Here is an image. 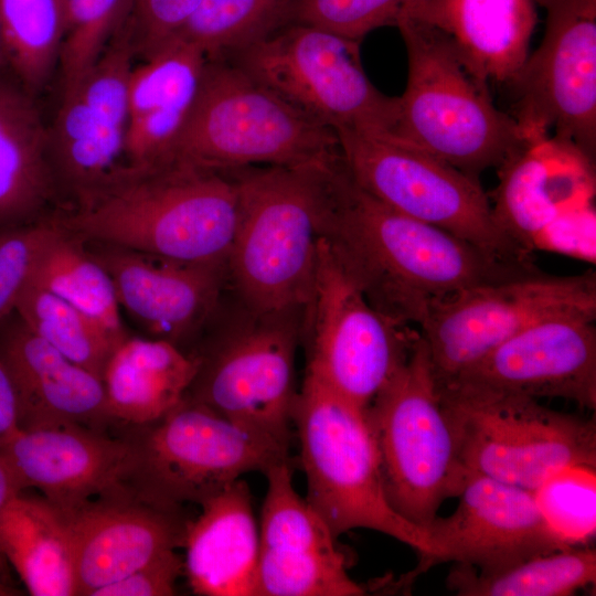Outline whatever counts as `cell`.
I'll return each instance as SVG.
<instances>
[{"label": "cell", "instance_id": "d6986e66", "mask_svg": "<svg viewBox=\"0 0 596 596\" xmlns=\"http://www.w3.org/2000/svg\"><path fill=\"white\" fill-rule=\"evenodd\" d=\"M594 318L563 317L539 322L508 339L451 380L472 387L535 400L563 398L596 408Z\"/></svg>", "mask_w": 596, "mask_h": 596}, {"label": "cell", "instance_id": "4fadbf2b", "mask_svg": "<svg viewBox=\"0 0 596 596\" xmlns=\"http://www.w3.org/2000/svg\"><path fill=\"white\" fill-rule=\"evenodd\" d=\"M596 319V273L555 276L542 270L473 286L434 304L418 324L437 382H446L494 348L539 322Z\"/></svg>", "mask_w": 596, "mask_h": 596}, {"label": "cell", "instance_id": "9a60e30c", "mask_svg": "<svg viewBox=\"0 0 596 596\" xmlns=\"http://www.w3.org/2000/svg\"><path fill=\"white\" fill-rule=\"evenodd\" d=\"M298 312L252 315L198 351L184 397L290 446L298 392L295 358Z\"/></svg>", "mask_w": 596, "mask_h": 596}, {"label": "cell", "instance_id": "4dcf8cb0", "mask_svg": "<svg viewBox=\"0 0 596 596\" xmlns=\"http://www.w3.org/2000/svg\"><path fill=\"white\" fill-rule=\"evenodd\" d=\"M595 582L596 552L578 545L492 573H480L469 565L455 563L446 584L460 596H568Z\"/></svg>", "mask_w": 596, "mask_h": 596}, {"label": "cell", "instance_id": "bcb514c9", "mask_svg": "<svg viewBox=\"0 0 596 596\" xmlns=\"http://www.w3.org/2000/svg\"><path fill=\"white\" fill-rule=\"evenodd\" d=\"M2 46H1V41H0V61H1V56H2Z\"/></svg>", "mask_w": 596, "mask_h": 596}, {"label": "cell", "instance_id": "6da1fadb", "mask_svg": "<svg viewBox=\"0 0 596 596\" xmlns=\"http://www.w3.org/2000/svg\"><path fill=\"white\" fill-rule=\"evenodd\" d=\"M322 236L370 304L407 326L418 327L455 292L540 270L390 207L360 188L343 161L330 177Z\"/></svg>", "mask_w": 596, "mask_h": 596}, {"label": "cell", "instance_id": "44dd1931", "mask_svg": "<svg viewBox=\"0 0 596 596\" xmlns=\"http://www.w3.org/2000/svg\"><path fill=\"white\" fill-rule=\"evenodd\" d=\"M0 454L23 490H40L65 512L125 487L132 458L124 433L77 424L19 428L0 443Z\"/></svg>", "mask_w": 596, "mask_h": 596}, {"label": "cell", "instance_id": "e575fe53", "mask_svg": "<svg viewBox=\"0 0 596 596\" xmlns=\"http://www.w3.org/2000/svg\"><path fill=\"white\" fill-rule=\"evenodd\" d=\"M64 32V0H0L2 52L28 87L47 77Z\"/></svg>", "mask_w": 596, "mask_h": 596}, {"label": "cell", "instance_id": "f1b7e54d", "mask_svg": "<svg viewBox=\"0 0 596 596\" xmlns=\"http://www.w3.org/2000/svg\"><path fill=\"white\" fill-rule=\"evenodd\" d=\"M55 190L50 139L36 108L0 83V230L38 221Z\"/></svg>", "mask_w": 596, "mask_h": 596}, {"label": "cell", "instance_id": "f6af8a7d", "mask_svg": "<svg viewBox=\"0 0 596 596\" xmlns=\"http://www.w3.org/2000/svg\"><path fill=\"white\" fill-rule=\"evenodd\" d=\"M21 590L0 579V596L21 595Z\"/></svg>", "mask_w": 596, "mask_h": 596}, {"label": "cell", "instance_id": "8992f818", "mask_svg": "<svg viewBox=\"0 0 596 596\" xmlns=\"http://www.w3.org/2000/svg\"><path fill=\"white\" fill-rule=\"evenodd\" d=\"M300 464L309 504L333 535L368 529L389 535L419 554L432 555L427 533L390 505L365 411L306 371L294 412Z\"/></svg>", "mask_w": 596, "mask_h": 596}, {"label": "cell", "instance_id": "5b68a950", "mask_svg": "<svg viewBox=\"0 0 596 596\" xmlns=\"http://www.w3.org/2000/svg\"><path fill=\"white\" fill-rule=\"evenodd\" d=\"M407 54V81L394 136L478 178L519 146L520 129L498 109L488 84L464 65L434 28L407 17L396 25Z\"/></svg>", "mask_w": 596, "mask_h": 596}, {"label": "cell", "instance_id": "30bf717a", "mask_svg": "<svg viewBox=\"0 0 596 596\" xmlns=\"http://www.w3.org/2000/svg\"><path fill=\"white\" fill-rule=\"evenodd\" d=\"M337 134L352 180L384 204L496 258L533 263L499 227L478 178L395 136Z\"/></svg>", "mask_w": 596, "mask_h": 596}, {"label": "cell", "instance_id": "83f0119b", "mask_svg": "<svg viewBox=\"0 0 596 596\" xmlns=\"http://www.w3.org/2000/svg\"><path fill=\"white\" fill-rule=\"evenodd\" d=\"M0 557L33 596H77L67 515L45 497L20 492L0 514Z\"/></svg>", "mask_w": 596, "mask_h": 596}, {"label": "cell", "instance_id": "f35d334b", "mask_svg": "<svg viewBox=\"0 0 596 596\" xmlns=\"http://www.w3.org/2000/svg\"><path fill=\"white\" fill-rule=\"evenodd\" d=\"M408 0H296L291 22L361 41L371 31L396 25Z\"/></svg>", "mask_w": 596, "mask_h": 596}, {"label": "cell", "instance_id": "8fae6325", "mask_svg": "<svg viewBox=\"0 0 596 596\" xmlns=\"http://www.w3.org/2000/svg\"><path fill=\"white\" fill-rule=\"evenodd\" d=\"M226 58L336 132L394 136L397 97L369 79L360 41L290 22Z\"/></svg>", "mask_w": 596, "mask_h": 596}, {"label": "cell", "instance_id": "277c9868", "mask_svg": "<svg viewBox=\"0 0 596 596\" xmlns=\"http://www.w3.org/2000/svg\"><path fill=\"white\" fill-rule=\"evenodd\" d=\"M220 171L324 166L342 158L336 130L228 58L207 60L170 159Z\"/></svg>", "mask_w": 596, "mask_h": 596}, {"label": "cell", "instance_id": "d4e9b609", "mask_svg": "<svg viewBox=\"0 0 596 596\" xmlns=\"http://www.w3.org/2000/svg\"><path fill=\"white\" fill-rule=\"evenodd\" d=\"M184 536V575L202 596H254L259 526L249 487L235 480L201 504Z\"/></svg>", "mask_w": 596, "mask_h": 596}, {"label": "cell", "instance_id": "74e56055", "mask_svg": "<svg viewBox=\"0 0 596 596\" xmlns=\"http://www.w3.org/2000/svg\"><path fill=\"white\" fill-rule=\"evenodd\" d=\"M550 530L571 546L585 545L596 532V467L571 466L532 491Z\"/></svg>", "mask_w": 596, "mask_h": 596}, {"label": "cell", "instance_id": "2e32d148", "mask_svg": "<svg viewBox=\"0 0 596 596\" xmlns=\"http://www.w3.org/2000/svg\"><path fill=\"white\" fill-rule=\"evenodd\" d=\"M540 46L510 83L521 131H547L596 157V0H534Z\"/></svg>", "mask_w": 596, "mask_h": 596}, {"label": "cell", "instance_id": "7bdbcfd3", "mask_svg": "<svg viewBox=\"0 0 596 596\" xmlns=\"http://www.w3.org/2000/svg\"><path fill=\"white\" fill-rule=\"evenodd\" d=\"M19 429L15 387L10 372L0 355V443Z\"/></svg>", "mask_w": 596, "mask_h": 596}, {"label": "cell", "instance_id": "9c48e42d", "mask_svg": "<svg viewBox=\"0 0 596 596\" xmlns=\"http://www.w3.org/2000/svg\"><path fill=\"white\" fill-rule=\"evenodd\" d=\"M437 387L469 471L533 491L564 468L596 467L594 419L525 395L457 383Z\"/></svg>", "mask_w": 596, "mask_h": 596}, {"label": "cell", "instance_id": "ac0fdd59", "mask_svg": "<svg viewBox=\"0 0 596 596\" xmlns=\"http://www.w3.org/2000/svg\"><path fill=\"white\" fill-rule=\"evenodd\" d=\"M121 31L95 65L63 91L50 163L55 184L63 183L73 198L124 164L134 41L126 23Z\"/></svg>", "mask_w": 596, "mask_h": 596}, {"label": "cell", "instance_id": "4316f807", "mask_svg": "<svg viewBox=\"0 0 596 596\" xmlns=\"http://www.w3.org/2000/svg\"><path fill=\"white\" fill-rule=\"evenodd\" d=\"M196 370V356L173 343L128 336L102 376L111 419L116 426L159 419L183 400Z\"/></svg>", "mask_w": 596, "mask_h": 596}, {"label": "cell", "instance_id": "60d3db41", "mask_svg": "<svg viewBox=\"0 0 596 596\" xmlns=\"http://www.w3.org/2000/svg\"><path fill=\"white\" fill-rule=\"evenodd\" d=\"M200 1L132 0L126 24L148 56L171 41Z\"/></svg>", "mask_w": 596, "mask_h": 596}, {"label": "cell", "instance_id": "7a4b0ae2", "mask_svg": "<svg viewBox=\"0 0 596 596\" xmlns=\"http://www.w3.org/2000/svg\"><path fill=\"white\" fill-rule=\"evenodd\" d=\"M84 242L224 267L238 221L231 171L179 159L124 163L51 219Z\"/></svg>", "mask_w": 596, "mask_h": 596}, {"label": "cell", "instance_id": "7402d4cb", "mask_svg": "<svg viewBox=\"0 0 596 596\" xmlns=\"http://www.w3.org/2000/svg\"><path fill=\"white\" fill-rule=\"evenodd\" d=\"M85 244L109 274L119 306L149 338L183 350L215 311L224 267L175 262L115 245Z\"/></svg>", "mask_w": 596, "mask_h": 596}, {"label": "cell", "instance_id": "e0dca14e", "mask_svg": "<svg viewBox=\"0 0 596 596\" xmlns=\"http://www.w3.org/2000/svg\"><path fill=\"white\" fill-rule=\"evenodd\" d=\"M458 498L450 515H437L426 529L433 555L408 582L439 563L492 573L571 547L550 530L530 490L470 471Z\"/></svg>", "mask_w": 596, "mask_h": 596}, {"label": "cell", "instance_id": "ee69618b", "mask_svg": "<svg viewBox=\"0 0 596 596\" xmlns=\"http://www.w3.org/2000/svg\"><path fill=\"white\" fill-rule=\"evenodd\" d=\"M24 491L17 475L0 454V514L6 505L20 492ZM0 579L11 584L10 567L0 557Z\"/></svg>", "mask_w": 596, "mask_h": 596}, {"label": "cell", "instance_id": "d6a6232c", "mask_svg": "<svg viewBox=\"0 0 596 596\" xmlns=\"http://www.w3.org/2000/svg\"><path fill=\"white\" fill-rule=\"evenodd\" d=\"M267 490L259 520V550L290 558L337 552V538L296 491L291 459L265 472Z\"/></svg>", "mask_w": 596, "mask_h": 596}, {"label": "cell", "instance_id": "7c38bea8", "mask_svg": "<svg viewBox=\"0 0 596 596\" xmlns=\"http://www.w3.org/2000/svg\"><path fill=\"white\" fill-rule=\"evenodd\" d=\"M498 168L491 207L524 252L547 251L595 263V160L551 132L521 134Z\"/></svg>", "mask_w": 596, "mask_h": 596}, {"label": "cell", "instance_id": "484cf974", "mask_svg": "<svg viewBox=\"0 0 596 596\" xmlns=\"http://www.w3.org/2000/svg\"><path fill=\"white\" fill-rule=\"evenodd\" d=\"M206 61L195 47L171 41L132 68L126 163L146 166L170 159L195 100Z\"/></svg>", "mask_w": 596, "mask_h": 596}, {"label": "cell", "instance_id": "cb8c5ba5", "mask_svg": "<svg viewBox=\"0 0 596 596\" xmlns=\"http://www.w3.org/2000/svg\"><path fill=\"white\" fill-rule=\"evenodd\" d=\"M535 6L534 0H408L400 17L440 32L481 82L510 84L529 56Z\"/></svg>", "mask_w": 596, "mask_h": 596}, {"label": "cell", "instance_id": "836d02e7", "mask_svg": "<svg viewBox=\"0 0 596 596\" xmlns=\"http://www.w3.org/2000/svg\"><path fill=\"white\" fill-rule=\"evenodd\" d=\"M14 311L36 336L102 379L106 363L119 343L94 320L29 280Z\"/></svg>", "mask_w": 596, "mask_h": 596}, {"label": "cell", "instance_id": "52a82bcc", "mask_svg": "<svg viewBox=\"0 0 596 596\" xmlns=\"http://www.w3.org/2000/svg\"><path fill=\"white\" fill-rule=\"evenodd\" d=\"M365 415L390 505L426 532L441 504L460 494L470 471L419 332L408 359Z\"/></svg>", "mask_w": 596, "mask_h": 596}, {"label": "cell", "instance_id": "ffe728a7", "mask_svg": "<svg viewBox=\"0 0 596 596\" xmlns=\"http://www.w3.org/2000/svg\"><path fill=\"white\" fill-rule=\"evenodd\" d=\"M65 513L77 596H91L160 555L183 547L189 522L182 510L151 504L127 486Z\"/></svg>", "mask_w": 596, "mask_h": 596}, {"label": "cell", "instance_id": "8d00e7d4", "mask_svg": "<svg viewBox=\"0 0 596 596\" xmlns=\"http://www.w3.org/2000/svg\"><path fill=\"white\" fill-rule=\"evenodd\" d=\"M341 551L288 560L259 551L254 596H360Z\"/></svg>", "mask_w": 596, "mask_h": 596}, {"label": "cell", "instance_id": "d590c367", "mask_svg": "<svg viewBox=\"0 0 596 596\" xmlns=\"http://www.w3.org/2000/svg\"><path fill=\"white\" fill-rule=\"evenodd\" d=\"M61 45L63 91L76 84L100 58L114 32L126 23L132 0H64Z\"/></svg>", "mask_w": 596, "mask_h": 596}, {"label": "cell", "instance_id": "b9f144b4", "mask_svg": "<svg viewBox=\"0 0 596 596\" xmlns=\"http://www.w3.org/2000/svg\"><path fill=\"white\" fill-rule=\"evenodd\" d=\"M183 574V558L174 550L96 589L91 596H171L177 594V581Z\"/></svg>", "mask_w": 596, "mask_h": 596}, {"label": "cell", "instance_id": "603a6c76", "mask_svg": "<svg viewBox=\"0 0 596 596\" xmlns=\"http://www.w3.org/2000/svg\"><path fill=\"white\" fill-rule=\"evenodd\" d=\"M0 355L15 387L20 429L116 426L103 380L36 336L15 311L0 322Z\"/></svg>", "mask_w": 596, "mask_h": 596}, {"label": "cell", "instance_id": "5bb4252c", "mask_svg": "<svg viewBox=\"0 0 596 596\" xmlns=\"http://www.w3.org/2000/svg\"><path fill=\"white\" fill-rule=\"evenodd\" d=\"M309 308L313 327L306 371L366 411L408 359L418 330L374 308L324 236Z\"/></svg>", "mask_w": 596, "mask_h": 596}, {"label": "cell", "instance_id": "1f68e13d", "mask_svg": "<svg viewBox=\"0 0 596 596\" xmlns=\"http://www.w3.org/2000/svg\"><path fill=\"white\" fill-rule=\"evenodd\" d=\"M295 1L201 0L171 41L195 47L207 60L226 58L290 23Z\"/></svg>", "mask_w": 596, "mask_h": 596}, {"label": "cell", "instance_id": "ab89813d", "mask_svg": "<svg viewBox=\"0 0 596 596\" xmlns=\"http://www.w3.org/2000/svg\"><path fill=\"white\" fill-rule=\"evenodd\" d=\"M53 231L51 219L0 230V322L14 311L18 298Z\"/></svg>", "mask_w": 596, "mask_h": 596}, {"label": "cell", "instance_id": "f546056e", "mask_svg": "<svg viewBox=\"0 0 596 596\" xmlns=\"http://www.w3.org/2000/svg\"><path fill=\"white\" fill-rule=\"evenodd\" d=\"M29 281L82 311L116 342L120 343L129 336L120 317V306L109 274L83 240L56 224L35 262Z\"/></svg>", "mask_w": 596, "mask_h": 596}, {"label": "cell", "instance_id": "3957f363", "mask_svg": "<svg viewBox=\"0 0 596 596\" xmlns=\"http://www.w3.org/2000/svg\"><path fill=\"white\" fill-rule=\"evenodd\" d=\"M324 166H252L228 170L238 221L226 273L253 315L309 308L329 182Z\"/></svg>", "mask_w": 596, "mask_h": 596}, {"label": "cell", "instance_id": "ba28073f", "mask_svg": "<svg viewBox=\"0 0 596 596\" xmlns=\"http://www.w3.org/2000/svg\"><path fill=\"white\" fill-rule=\"evenodd\" d=\"M119 427L132 451L126 486L163 509L200 505L243 475L291 459L290 446L188 397L152 423Z\"/></svg>", "mask_w": 596, "mask_h": 596}]
</instances>
